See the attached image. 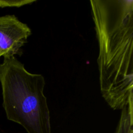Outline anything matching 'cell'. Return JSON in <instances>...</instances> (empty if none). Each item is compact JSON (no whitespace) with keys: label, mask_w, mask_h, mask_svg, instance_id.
I'll use <instances>...</instances> for the list:
<instances>
[{"label":"cell","mask_w":133,"mask_h":133,"mask_svg":"<svg viewBox=\"0 0 133 133\" xmlns=\"http://www.w3.org/2000/svg\"><path fill=\"white\" fill-rule=\"evenodd\" d=\"M101 93L113 110L133 97V0H91Z\"/></svg>","instance_id":"cell-1"},{"label":"cell","mask_w":133,"mask_h":133,"mask_svg":"<svg viewBox=\"0 0 133 133\" xmlns=\"http://www.w3.org/2000/svg\"><path fill=\"white\" fill-rule=\"evenodd\" d=\"M31 30L14 15L0 16V56L4 58L22 55Z\"/></svg>","instance_id":"cell-3"},{"label":"cell","mask_w":133,"mask_h":133,"mask_svg":"<svg viewBox=\"0 0 133 133\" xmlns=\"http://www.w3.org/2000/svg\"><path fill=\"white\" fill-rule=\"evenodd\" d=\"M36 0H0V7H21L29 5Z\"/></svg>","instance_id":"cell-4"},{"label":"cell","mask_w":133,"mask_h":133,"mask_svg":"<svg viewBox=\"0 0 133 133\" xmlns=\"http://www.w3.org/2000/svg\"><path fill=\"white\" fill-rule=\"evenodd\" d=\"M0 57H1V56H0Z\"/></svg>","instance_id":"cell-5"},{"label":"cell","mask_w":133,"mask_h":133,"mask_svg":"<svg viewBox=\"0 0 133 133\" xmlns=\"http://www.w3.org/2000/svg\"><path fill=\"white\" fill-rule=\"evenodd\" d=\"M0 83L9 120L21 125L27 133H51L42 75L29 73L16 57H8L0 64Z\"/></svg>","instance_id":"cell-2"}]
</instances>
